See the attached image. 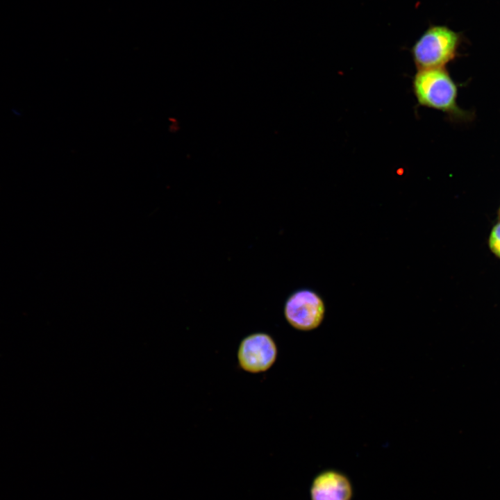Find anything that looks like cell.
Returning <instances> with one entry per match:
<instances>
[{
  "instance_id": "2",
  "label": "cell",
  "mask_w": 500,
  "mask_h": 500,
  "mask_svg": "<svg viewBox=\"0 0 500 500\" xmlns=\"http://www.w3.org/2000/svg\"><path fill=\"white\" fill-rule=\"evenodd\" d=\"M461 34L445 25H430L410 49L417 70L445 67L459 55Z\"/></svg>"
},
{
  "instance_id": "1",
  "label": "cell",
  "mask_w": 500,
  "mask_h": 500,
  "mask_svg": "<svg viewBox=\"0 0 500 500\" xmlns=\"http://www.w3.org/2000/svg\"><path fill=\"white\" fill-rule=\"evenodd\" d=\"M412 88L418 106L441 111L451 122H465L471 117L458 105V87L445 67L417 70Z\"/></svg>"
},
{
  "instance_id": "7",
  "label": "cell",
  "mask_w": 500,
  "mask_h": 500,
  "mask_svg": "<svg viewBox=\"0 0 500 500\" xmlns=\"http://www.w3.org/2000/svg\"><path fill=\"white\" fill-rule=\"evenodd\" d=\"M499 216H500V208H499Z\"/></svg>"
},
{
  "instance_id": "3",
  "label": "cell",
  "mask_w": 500,
  "mask_h": 500,
  "mask_svg": "<svg viewBox=\"0 0 500 500\" xmlns=\"http://www.w3.org/2000/svg\"><path fill=\"white\" fill-rule=\"evenodd\" d=\"M326 312L321 296L310 288L294 290L287 297L283 307L285 320L293 328L310 331L322 323Z\"/></svg>"
},
{
  "instance_id": "6",
  "label": "cell",
  "mask_w": 500,
  "mask_h": 500,
  "mask_svg": "<svg viewBox=\"0 0 500 500\" xmlns=\"http://www.w3.org/2000/svg\"><path fill=\"white\" fill-rule=\"evenodd\" d=\"M489 247L491 251L500 258V222L492 228L490 238Z\"/></svg>"
},
{
  "instance_id": "5",
  "label": "cell",
  "mask_w": 500,
  "mask_h": 500,
  "mask_svg": "<svg viewBox=\"0 0 500 500\" xmlns=\"http://www.w3.org/2000/svg\"><path fill=\"white\" fill-rule=\"evenodd\" d=\"M353 488L350 480L343 473L327 469L312 480L310 500H351Z\"/></svg>"
},
{
  "instance_id": "4",
  "label": "cell",
  "mask_w": 500,
  "mask_h": 500,
  "mask_svg": "<svg viewBox=\"0 0 500 500\" xmlns=\"http://www.w3.org/2000/svg\"><path fill=\"white\" fill-rule=\"evenodd\" d=\"M278 356V348L274 338L266 333L258 332L244 337L238 346L237 358L239 367L251 374L262 373L269 369Z\"/></svg>"
}]
</instances>
